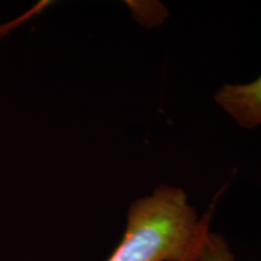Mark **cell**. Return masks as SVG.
<instances>
[{"label":"cell","mask_w":261,"mask_h":261,"mask_svg":"<svg viewBox=\"0 0 261 261\" xmlns=\"http://www.w3.org/2000/svg\"><path fill=\"white\" fill-rule=\"evenodd\" d=\"M214 100L243 128L261 126V75L250 83L224 85Z\"/></svg>","instance_id":"cell-2"},{"label":"cell","mask_w":261,"mask_h":261,"mask_svg":"<svg viewBox=\"0 0 261 261\" xmlns=\"http://www.w3.org/2000/svg\"><path fill=\"white\" fill-rule=\"evenodd\" d=\"M197 261H234V256L225 238L210 231L202 243Z\"/></svg>","instance_id":"cell-3"},{"label":"cell","mask_w":261,"mask_h":261,"mask_svg":"<svg viewBox=\"0 0 261 261\" xmlns=\"http://www.w3.org/2000/svg\"><path fill=\"white\" fill-rule=\"evenodd\" d=\"M208 224L181 188L159 185L130 203L121 242L107 261H197Z\"/></svg>","instance_id":"cell-1"}]
</instances>
